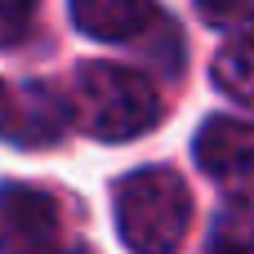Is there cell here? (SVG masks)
Here are the masks:
<instances>
[{
  "mask_svg": "<svg viewBox=\"0 0 254 254\" xmlns=\"http://www.w3.org/2000/svg\"><path fill=\"white\" fill-rule=\"evenodd\" d=\"M67 116L103 143H125L147 134L161 121V94L156 85L121 63H80L67 98Z\"/></svg>",
  "mask_w": 254,
  "mask_h": 254,
  "instance_id": "obj_1",
  "label": "cell"
},
{
  "mask_svg": "<svg viewBox=\"0 0 254 254\" xmlns=\"http://www.w3.org/2000/svg\"><path fill=\"white\" fill-rule=\"evenodd\" d=\"M112 205H116V232L129 246V254H174L192 223V192L165 165L129 170L116 183Z\"/></svg>",
  "mask_w": 254,
  "mask_h": 254,
  "instance_id": "obj_2",
  "label": "cell"
},
{
  "mask_svg": "<svg viewBox=\"0 0 254 254\" xmlns=\"http://www.w3.org/2000/svg\"><path fill=\"white\" fill-rule=\"evenodd\" d=\"M58 205L31 183H0V254H54Z\"/></svg>",
  "mask_w": 254,
  "mask_h": 254,
  "instance_id": "obj_3",
  "label": "cell"
},
{
  "mask_svg": "<svg viewBox=\"0 0 254 254\" xmlns=\"http://www.w3.org/2000/svg\"><path fill=\"white\" fill-rule=\"evenodd\" d=\"M67 129V103L36 85L0 80V138L18 147H45Z\"/></svg>",
  "mask_w": 254,
  "mask_h": 254,
  "instance_id": "obj_4",
  "label": "cell"
},
{
  "mask_svg": "<svg viewBox=\"0 0 254 254\" xmlns=\"http://www.w3.org/2000/svg\"><path fill=\"white\" fill-rule=\"evenodd\" d=\"M196 165L223 183L254 179V121H241V116L205 121L196 134Z\"/></svg>",
  "mask_w": 254,
  "mask_h": 254,
  "instance_id": "obj_5",
  "label": "cell"
},
{
  "mask_svg": "<svg viewBox=\"0 0 254 254\" xmlns=\"http://www.w3.org/2000/svg\"><path fill=\"white\" fill-rule=\"evenodd\" d=\"M71 22L94 40L125 45L161 27V13L152 0H71Z\"/></svg>",
  "mask_w": 254,
  "mask_h": 254,
  "instance_id": "obj_6",
  "label": "cell"
},
{
  "mask_svg": "<svg viewBox=\"0 0 254 254\" xmlns=\"http://www.w3.org/2000/svg\"><path fill=\"white\" fill-rule=\"evenodd\" d=\"M214 85H219L228 98L254 107V31L232 36V40L223 45V54L214 58Z\"/></svg>",
  "mask_w": 254,
  "mask_h": 254,
  "instance_id": "obj_7",
  "label": "cell"
},
{
  "mask_svg": "<svg viewBox=\"0 0 254 254\" xmlns=\"http://www.w3.org/2000/svg\"><path fill=\"white\" fill-rule=\"evenodd\" d=\"M210 254H254V192L232 196L210 232Z\"/></svg>",
  "mask_w": 254,
  "mask_h": 254,
  "instance_id": "obj_8",
  "label": "cell"
},
{
  "mask_svg": "<svg viewBox=\"0 0 254 254\" xmlns=\"http://www.w3.org/2000/svg\"><path fill=\"white\" fill-rule=\"evenodd\" d=\"M196 9L210 27H223V31H237V27L254 22V0H196Z\"/></svg>",
  "mask_w": 254,
  "mask_h": 254,
  "instance_id": "obj_9",
  "label": "cell"
},
{
  "mask_svg": "<svg viewBox=\"0 0 254 254\" xmlns=\"http://www.w3.org/2000/svg\"><path fill=\"white\" fill-rule=\"evenodd\" d=\"M36 13V0H0V45H13Z\"/></svg>",
  "mask_w": 254,
  "mask_h": 254,
  "instance_id": "obj_10",
  "label": "cell"
},
{
  "mask_svg": "<svg viewBox=\"0 0 254 254\" xmlns=\"http://www.w3.org/2000/svg\"><path fill=\"white\" fill-rule=\"evenodd\" d=\"M58 254H85V250H58Z\"/></svg>",
  "mask_w": 254,
  "mask_h": 254,
  "instance_id": "obj_11",
  "label": "cell"
}]
</instances>
